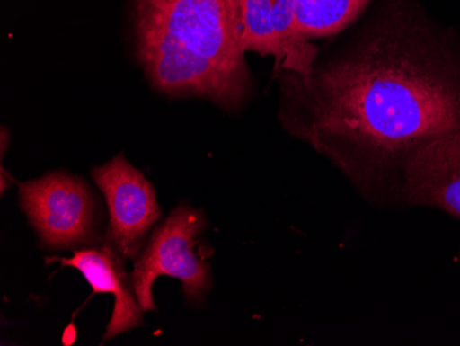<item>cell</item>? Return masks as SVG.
Listing matches in <instances>:
<instances>
[{
  "mask_svg": "<svg viewBox=\"0 0 460 346\" xmlns=\"http://www.w3.org/2000/svg\"><path fill=\"white\" fill-rule=\"evenodd\" d=\"M242 45L276 58L281 72L306 76L314 68L320 49L299 27L296 0H242Z\"/></svg>",
  "mask_w": 460,
  "mask_h": 346,
  "instance_id": "8992f818",
  "label": "cell"
},
{
  "mask_svg": "<svg viewBox=\"0 0 460 346\" xmlns=\"http://www.w3.org/2000/svg\"><path fill=\"white\" fill-rule=\"evenodd\" d=\"M18 190L21 206L45 246L71 249L92 240L95 203L82 180L51 173Z\"/></svg>",
  "mask_w": 460,
  "mask_h": 346,
  "instance_id": "277c9868",
  "label": "cell"
},
{
  "mask_svg": "<svg viewBox=\"0 0 460 346\" xmlns=\"http://www.w3.org/2000/svg\"><path fill=\"white\" fill-rule=\"evenodd\" d=\"M206 226L200 211L181 205L154 232L131 276L142 311L156 309L152 288L160 276L182 281L183 293L190 301L203 298L210 288V270L193 249Z\"/></svg>",
  "mask_w": 460,
  "mask_h": 346,
  "instance_id": "3957f363",
  "label": "cell"
},
{
  "mask_svg": "<svg viewBox=\"0 0 460 346\" xmlns=\"http://www.w3.org/2000/svg\"><path fill=\"white\" fill-rule=\"evenodd\" d=\"M404 195L460 218V129L423 142L405 157Z\"/></svg>",
  "mask_w": 460,
  "mask_h": 346,
  "instance_id": "52a82bcc",
  "label": "cell"
},
{
  "mask_svg": "<svg viewBox=\"0 0 460 346\" xmlns=\"http://www.w3.org/2000/svg\"><path fill=\"white\" fill-rule=\"evenodd\" d=\"M121 258L123 255L110 240L101 247L77 250L71 258L53 257L48 260V262H59L79 271L95 294H112L115 306L103 337L105 341L141 324L144 314L134 290L133 279L124 272Z\"/></svg>",
  "mask_w": 460,
  "mask_h": 346,
  "instance_id": "ba28073f",
  "label": "cell"
},
{
  "mask_svg": "<svg viewBox=\"0 0 460 346\" xmlns=\"http://www.w3.org/2000/svg\"><path fill=\"white\" fill-rule=\"evenodd\" d=\"M240 13L242 0H137V49L152 84L239 110L252 92Z\"/></svg>",
  "mask_w": 460,
  "mask_h": 346,
  "instance_id": "7a4b0ae2",
  "label": "cell"
},
{
  "mask_svg": "<svg viewBox=\"0 0 460 346\" xmlns=\"http://www.w3.org/2000/svg\"><path fill=\"white\" fill-rule=\"evenodd\" d=\"M110 208V237L123 258L141 252L149 229L162 216L154 187L123 155L92 172Z\"/></svg>",
  "mask_w": 460,
  "mask_h": 346,
  "instance_id": "5b68a950",
  "label": "cell"
},
{
  "mask_svg": "<svg viewBox=\"0 0 460 346\" xmlns=\"http://www.w3.org/2000/svg\"><path fill=\"white\" fill-rule=\"evenodd\" d=\"M374 0H296L299 27L307 39L340 35Z\"/></svg>",
  "mask_w": 460,
  "mask_h": 346,
  "instance_id": "9c48e42d",
  "label": "cell"
},
{
  "mask_svg": "<svg viewBox=\"0 0 460 346\" xmlns=\"http://www.w3.org/2000/svg\"><path fill=\"white\" fill-rule=\"evenodd\" d=\"M306 76L281 72V125L358 181L460 129V39L418 0H374Z\"/></svg>",
  "mask_w": 460,
  "mask_h": 346,
  "instance_id": "6da1fadb",
  "label": "cell"
}]
</instances>
